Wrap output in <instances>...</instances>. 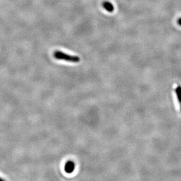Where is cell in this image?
<instances>
[{
	"mask_svg": "<svg viewBox=\"0 0 181 181\" xmlns=\"http://www.w3.org/2000/svg\"><path fill=\"white\" fill-rule=\"evenodd\" d=\"M74 168L75 164L73 161L69 160L66 163L65 166V170L66 172L68 173H71L74 171Z\"/></svg>",
	"mask_w": 181,
	"mask_h": 181,
	"instance_id": "cell-2",
	"label": "cell"
},
{
	"mask_svg": "<svg viewBox=\"0 0 181 181\" xmlns=\"http://www.w3.org/2000/svg\"><path fill=\"white\" fill-rule=\"evenodd\" d=\"M177 22H178V24L180 26H181V18H179Z\"/></svg>",
	"mask_w": 181,
	"mask_h": 181,
	"instance_id": "cell-5",
	"label": "cell"
},
{
	"mask_svg": "<svg viewBox=\"0 0 181 181\" xmlns=\"http://www.w3.org/2000/svg\"><path fill=\"white\" fill-rule=\"evenodd\" d=\"M0 181H5L4 179H2V178H0Z\"/></svg>",
	"mask_w": 181,
	"mask_h": 181,
	"instance_id": "cell-6",
	"label": "cell"
},
{
	"mask_svg": "<svg viewBox=\"0 0 181 181\" xmlns=\"http://www.w3.org/2000/svg\"><path fill=\"white\" fill-rule=\"evenodd\" d=\"M175 92L176 94V96L178 98L179 102L181 104V85H178L177 88L175 89Z\"/></svg>",
	"mask_w": 181,
	"mask_h": 181,
	"instance_id": "cell-4",
	"label": "cell"
},
{
	"mask_svg": "<svg viewBox=\"0 0 181 181\" xmlns=\"http://www.w3.org/2000/svg\"><path fill=\"white\" fill-rule=\"evenodd\" d=\"M103 8L109 12H112L114 11V6L113 4L109 1H104L102 3Z\"/></svg>",
	"mask_w": 181,
	"mask_h": 181,
	"instance_id": "cell-3",
	"label": "cell"
},
{
	"mask_svg": "<svg viewBox=\"0 0 181 181\" xmlns=\"http://www.w3.org/2000/svg\"><path fill=\"white\" fill-rule=\"evenodd\" d=\"M53 57L58 60H63L73 63H78L80 61V58L79 57L71 55L60 51H55L53 53Z\"/></svg>",
	"mask_w": 181,
	"mask_h": 181,
	"instance_id": "cell-1",
	"label": "cell"
}]
</instances>
